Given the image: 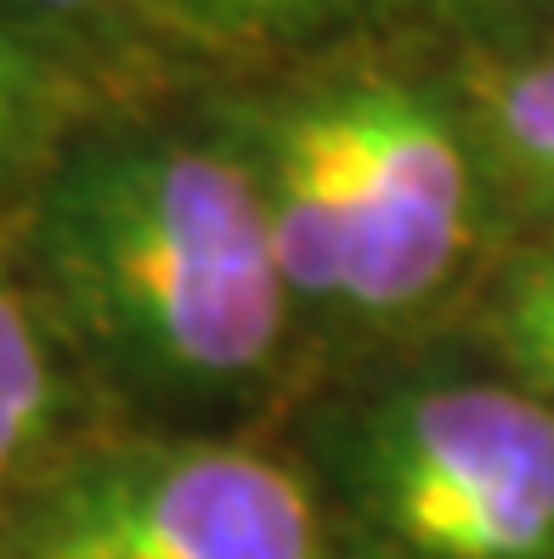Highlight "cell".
I'll use <instances>...</instances> for the list:
<instances>
[{"label": "cell", "instance_id": "1", "mask_svg": "<svg viewBox=\"0 0 554 559\" xmlns=\"http://www.w3.org/2000/svg\"><path fill=\"white\" fill-rule=\"evenodd\" d=\"M28 272L114 390L165 418L255 396L295 300L260 187L215 119H103L62 136L28 210Z\"/></svg>", "mask_w": 554, "mask_h": 559}, {"label": "cell", "instance_id": "2", "mask_svg": "<svg viewBox=\"0 0 554 559\" xmlns=\"http://www.w3.org/2000/svg\"><path fill=\"white\" fill-rule=\"evenodd\" d=\"M340 464L390 559H554V407L520 384L390 390Z\"/></svg>", "mask_w": 554, "mask_h": 559}, {"label": "cell", "instance_id": "3", "mask_svg": "<svg viewBox=\"0 0 554 559\" xmlns=\"http://www.w3.org/2000/svg\"><path fill=\"white\" fill-rule=\"evenodd\" d=\"M7 559H322L300 475L215 436L85 457L23 514Z\"/></svg>", "mask_w": 554, "mask_h": 559}, {"label": "cell", "instance_id": "4", "mask_svg": "<svg viewBox=\"0 0 554 559\" xmlns=\"http://www.w3.org/2000/svg\"><path fill=\"white\" fill-rule=\"evenodd\" d=\"M329 74L351 142L345 311L397 317L459 272L481 164L452 85L402 74L397 62H340Z\"/></svg>", "mask_w": 554, "mask_h": 559}, {"label": "cell", "instance_id": "5", "mask_svg": "<svg viewBox=\"0 0 554 559\" xmlns=\"http://www.w3.org/2000/svg\"><path fill=\"white\" fill-rule=\"evenodd\" d=\"M238 142L267 204L272 249L295 300L345 306L351 272V142L334 74H306L215 119Z\"/></svg>", "mask_w": 554, "mask_h": 559}, {"label": "cell", "instance_id": "6", "mask_svg": "<svg viewBox=\"0 0 554 559\" xmlns=\"http://www.w3.org/2000/svg\"><path fill=\"white\" fill-rule=\"evenodd\" d=\"M452 103L464 114L481 181H504L520 204L554 215V17L515 46L475 51Z\"/></svg>", "mask_w": 554, "mask_h": 559}, {"label": "cell", "instance_id": "7", "mask_svg": "<svg viewBox=\"0 0 554 559\" xmlns=\"http://www.w3.org/2000/svg\"><path fill=\"white\" fill-rule=\"evenodd\" d=\"M51 407L57 379L35 317V294L17 283L7 249H0V480L40 447V436L51 430Z\"/></svg>", "mask_w": 554, "mask_h": 559}, {"label": "cell", "instance_id": "8", "mask_svg": "<svg viewBox=\"0 0 554 559\" xmlns=\"http://www.w3.org/2000/svg\"><path fill=\"white\" fill-rule=\"evenodd\" d=\"M493 340L515 368V384L554 407V233L509 266L493 306Z\"/></svg>", "mask_w": 554, "mask_h": 559}, {"label": "cell", "instance_id": "9", "mask_svg": "<svg viewBox=\"0 0 554 559\" xmlns=\"http://www.w3.org/2000/svg\"><path fill=\"white\" fill-rule=\"evenodd\" d=\"M176 12L199 17L221 35H272V28H306L340 0H170Z\"/></svg>", "mask_w": 554, "mask_h": 559}, {"label": "cell", "instance_id": "10", "mask_svg": "<svg viewBox=\"0 0 554 559\" xmlns=\"http://www.w3.org/2000/svg\"><path fill=\"white\" fill-rule=\"evenodd\" d=\"M142 0H0V12H12L23 28H91V23H114L125 12H137Z\"/></svg>", "mask_w": 554, "mask_h": 559}, {"label": "cell", "instance_id": "11", "mask_svg": "<svg viewBox=\"0 0 554 559\" xmlns=\"http://www.w3.org/2000/svg\"><path fill=\"white\" fill-rule=\"evenodd\" d=\"M436 7L481 28H527V23L543 28L554 17V0H436Z\"/></svg>", "mask_w": 554, "mask_h": 559}, {"label": "cell", "instance_id": "12", "mask_svg": "<svg viewBox=\"0 0 554 559\" xmlns=\"http://www.w3.org/2000/svg\"><path fill=\"white\" fill-rule=\"evenodd\" d=\"M0 170H12V164H7V153H0Z\"/></svg>", "mask_w": 554, "mask_h": 559}]
</instances>
